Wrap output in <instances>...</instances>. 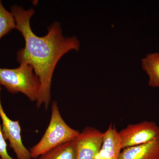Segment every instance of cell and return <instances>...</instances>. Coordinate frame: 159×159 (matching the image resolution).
Wrapping results in <instances>:
<instances>
[{"label": "cell", "mask_w": 159, "mask_h": 159, "mask_svg": "<svg viewBox=\"0 0 159 159\" xmlns=\"http://www.w3.org/2000/svg\"><path fill=\"white\" fill-rule=\"evenodd\" d=\"M11 11L16 29L20 32L25 42V47L17 51L18 62L25 63L33 68L40 83L36 105L38 108L44 105L47 110L51 102L52 77L57 64L69 51L79 50V40L76 36H64L58 22L52 23L48 28V34L39 37L34 34L30 25L31 18L35 13L34 9L26 10L21 6H13Z\"/></svg>", "instance_id": "cell-1"}, {"label": "cell", "mask_w": 159, "mask_h": 159, "mask_svg": "<svg viewBox=\"0 0 159 159\" xmlns=\"http://www.w3.org/2000/svg\"><path fill=\"white\" fill-rule=\"evenodd\" d=\"M79 134L64 120L57 102L54 101L52 103L51 119L45 132L39 142L29 150L31 157L37 159L51 149L73 141Z\"/></svg>", "instance_id": "cell-2"}, {"label": "cell", "mask_w": 159, "mask_h": 159, "mask_svg": "<svg viewBox=\"0 0 159 159\" xmlns=\"http://www.w3.org/2000/svg\"><path fill=\"white\" fill-rule=\"evenodd\" d=\"M0 85L11 94L21 93L31 101H36L40 83L32 66L24 63L15 69L0 68Z\"/></svg>", "instance_id": "cell-3"}, {"label": "cell", "mask_w": 159, "mask_h": 159, "mask_svg": "<svg viewBox=\"0 0 159 159\" xmlns=\"http://www.w3.org/2000/svg\"><path fill=\"white\" fill-rule=\"evenodd\" d=\"M122 149L148 143L159 137V126L155 122L143 121L128 125L119 132Z\"/></svg>", "instance_id": "cell-4"}, {"label": "cell", "mask_w": 159, "mask_h": 159, "mask_svg": "<svg viewBox=\"0 0 159 159\" xmlns=\"http://www.w3.org/2000/svg\"><path fill=\"white\" fill-rule=\"evenodd\" d=\"M0 86V118L2 122L3 135L9 142V145L16 156L17 159H32L30 151L23 144L21 136V129L18 121L9 119L3 108L1 100Z\"/></svg>", "instance_id": "cell-5"}, {"label": "cell", "mask_w": 159, "mask_h": 159, "mask_svg": "<svg viewBox=\"0 0 159 159\" xmlns=\"http://www.w3.org/2000/svg\"><path fill=\"white\" fill-rule=\"evenodd\" d=\"M103 133L93 127H87L74 141L76 145L77 159H95L102 142Z\"/></svg>", "instance_id": "cell-6"}, {"label": "cell", "mask_w": 159, "mask_h": 159, "mask_svg": "<svg viewBox=\"0 0 159 159\" xmlns=\"http://www.w3.org/2000/svg\"><path fill=\"white\" fill-rule=\"evenodd\" d=\"M122 150L119 132L111 124L103 133L102 146L95 159H119Z\"/></svg>", "instance_id": "cell-7"}, {"label": "cell", "mask_w": 159, "mask_h": 159, "mask_svg": "<svg viewBox=\"0 0 159 159\" xmlns=\"http://www.w3.org/2000/svg\"><path fill=\"white\" fill-rule=\"evenodd\" d=\"M122 150L119 159H159V137L143 145Z\"/></svg>", "instance_id": "cell-8"}, {"label": "cell", "mask_w": 159, "mask_h": 159, "mask_svg": "<svg viewBox=\"0 0 159 159\" xmlns=\"http://www.w3.org/2000/svg\"><path fill=\"white\" fill-rule=\"evenodd\" d=\"M142 66L148 75V85L159 87V52L147 54L142 59Z\"/></svg>", "instance_id": "cell-9"}, {"label": "cell", "mask_w": 159, "mask_h": 159, "mask_svg": "<svg viewBox=\"0 0 159 159\" xmlns=\"http://www.w3.org/2000/svg\"><path fill=\"white\" fill-rule=\"evenodd\" d=\"M39 159H77L74 140L51 149L41 155Z\"/></svg>", "instance_id": "cell-10"}, {"label": "cell", "mask_w": 159, "mask_h": 159, "mask_svg": "<svg viewBox=\"0 0 159 159\" xmlns=\"http://www.w3.org/2000/svg\"><path fill=\"white\" fill-rule=\"evenodd\" d=\"M16 28V25L13 15L4 8L0 1V39Z\"/></svg>", "instance_id": "cell-11"}, {"label": "cell", "mask_w": 159, "mask_h": 159, "mask_svg": "<svg viewBox=\"0 0 159 159\" xmlns=\"http://www.w3.org/2000/svg\"><path fill=\"white\" fill-rule=\"evenodd\" d=\"M0 158L2 159H15L9 155L7 151L6 140L3 135L2 127L0 124Z\"/></svg>", "instance_id": "cell-12"}, {"label": "cell", "mask_w": 159, "mask_h": 159, "mask_svg": "<svg viewBox=\"0 0 159 159\" xmlns=\"http://www.w3.org/2000/svg\"><path fill=\"white\" fill-rule=\"evenodd\" d=\"M0 159H1V158H0Z\"/></svg>", "instance_id": "cell-13"}]
</instances>
